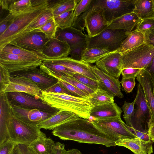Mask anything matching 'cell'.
Returning a JSON list of instances; mask_svg holds the SVG:
<instances>
[{
    "label": "cell",
    "instance_id": "cell-1",
    "mask_svg": "<svg viewBox=\"0 0 154 154\" xmlns=\"http://www.w3.org/2000/svg\"><path fill=\"white\" fill-rule=\"evenodd\" d=\"M52 133L63 140L96 144L107 147L116 146V140L95 125L91 121L79 117L53 130Z\"/></svg>",
    "mask_w": 154,
    "mask_h": 154
},
{
    "label": "cell",
    "instance_id": "cell-2",
    "mask_svg": "<svg viewBox=\"0 0 154 154\" xmlns=\"http://www.w3.org/2000/svg\"><path fill=\"white\" fill-rule=\"evenodd\" d=\"M40 99L59 110L73 112L79 117L88 120L93 107L87 97H78L65 94L43 91Z\"/></svg>",
    "mask_w": 154,
    "mask_h": 154
},
{
    "label": "cell",
    "instance_id": "cell-3",
    "mask_svg": "<svg viewBox=\"0 0 154 154\" xmlns=\"http://www.w3.org/2000/svg\"><path fill=\"white\" fill-rule=\"evenodd\" d=\"M48 0H33L32 5L14 16L13 22L0 35V50L14 40L28 25L41 15L49 8Z\"/></svg>",
    "mask_w": 154,
    "mask_h": 154
},
{
    "label": "cell",
    "instance_id": "cell-4",
    "mask_svg": "<svg viewBox=\"0 0 154 154\" xmlns=\"http://www.w3.org/2000/svg\"><path fill=\"white\" fill-rule=\"evenodd\" d=\"M85 27L89 37L99 35L107 29L109 23L106 20L103 8L94 4L93 0L88 9L81 15L73 24L72 27L77 26L80 21Z\"/></svg>",
    "mask_w": 154,
    "mask_h": 154
},
{
    "label": "cell",
    "instance_id": "cell-5",
    "mask_svg": "<svg viewBox=\"0 0 154 154\" xmlns=\"http://www.w3.org/2000/svg\"><path fill=\"white\" fill-rule=\"evenodd\" d=\"M82 30L72 26L63 29L57 28L55 38L69 45L71 58L81 60L84 51L87 48L88 35Z\"/></svg>",
    "mask_w": 154,
    "mask_h": 154
},
{
    "label": "cell",
    "instance_id": "cell-6",
    "mask_svg": "<svg viewBox=\"0 0 154 154\" xmlns=\"http://www.w3.org/2000/svg\"><path fill=\"white\" fill-rule=\"evenodd\" d=\"M121 54L122 70L130 68L145 69L154 57V47L144 43Z\"/></svg>",
    "mask_w": 154,
    "mask_h": 154
},
{
    "label": "cell",
    "instance_id": "cell-7",
    "mask_svg": "<svg viewBox=\"0 0 154 154\" xmlns=\"http://www.w3.org/2000/svg\"><path fill=\"white\" fill-rule=\"evenodd\" d=\"M13 121L9 131V140L17 144L29 146L44 133L37 125L26 122L12 113Z\"/></svg>",
    "mask_w": 154,
    "mask_h": 154
},
{
    "label": "cell",
    "instance_id": "cell-8",
    "mask_svg": "<svg viewBox=\"0 0 154 154\" xmlns=\"http://www.w3.org/2000/svg\"><path fill=\"white\" fill-rule=\"evenodd\" d=\"M130 32L124 30L106 29L95 37L90 38L88 36L87 48L104 49L110 52L116 51Z\"/></svg>",
    "mask_w": 154,
    "mask_h": 154
},
{
    "label": "cell",
    "instance_id": "cell-9",
    "mask_svg": "<svg viewBox=\"0 0 154 154\" xmlns=\"http://www.w3.org/2000/svg\"><path fill=\"white\" fill-rule=\"evenodd\" d=\"M135 99V108L134 115L126 124L138 131H148L150 113L142 87L139 83L137 85V93Z\"/></svg>",
    "mask_w": 154,
    "mask_h": 154
},
{
    "label": "cell",
    "instance_id": "cell-10",
    "mask_svg": "<svg viewBox=\"0 0 154 154\" xmlns=\"http://www.w3.org/2000/svg\"><path fill=\"white\" fill-rule=\"evenodd\" d=\"M136 0H93V3L102 7L106 18L109 23L125 14L133 12Z\"/></svg>",
    "mask_w": 154,
    "mask_h": 154
},
{
    "label": "cell",
    "instance_id": "cell-11",
    "mask_svg": "<svg viewBox=\"0 0 154 154\" xmlns=\"http://www.w3.org/2000/svg\"><path fill=\"white\" fill-rule=\"evenodd\" d=\"M91 121L98 128L116 141L120 139L137 137L127 128L125 124L121 118L94 119Z\"/></svg>",
    "mask_w": 154,
    "mask_h": 154
},
{
    "label": "cell",
    "instance_id": "cell-12",
    "mask_svg": "<svg viewBox=\"0 0 154 154\" xmlns=\"http://www.w3.org/2000/svg\"><path fill=\"white\" fill-rule=\"evenodd\" d=\"M43 61L41 59L23 57L0 51V65L10 73L37 67Z\"/></svg>",
    "mask_w": 154,
    "mask_h": 154
},
{
    "label": "cell",
    "instance_id": "cell-13",
    "mask_svg": "<svg viewBox=\"0 0 154 154\" xmlns=\"http://www.w3.org/2000/svg\"><path fill=\"white\" fill-rule=\"evenodd\" d=\"M50 39L43 32L33 31L14 39L9 44L42 55V51Z\"/></svg>",
    "mask_w": 154,
    "mask_h": 154
},
{
    "label": "cell",
    "instance_id": "cell-14",
    "mask_svg": "<svg viewBox=\"0 0 154 154\" xmlns=\"http://www.w3.org/2000/svg\"><path fill=\"white\" fill-rule=\"evenodd\" d=\"M12 105L39 109L43 112L57 113L60 110L46 104L40 99H37L28 94L19 92L6 93Z\"/></svg>",
    "mask_w": 154,
    "mask_h": 154
},
{
    "label": "cell",
    "instance_id": "cell-15",
    "mask_svg": "<svg viewBox=\"0 0 154 154\" xmlns=\"http://www.w3.org/2000/svg\"><path fill=\"white\" fill-rule=\"evenodd\" d=\"M12 76H19L28 79L36 83L42 91H45L58 82V80L50 75L39 68L36 67L26 70L10 73Z\"/></svg>",
    "mask_w": 154,
    "mask_h": 154
},
{
    "label": "cell",
    "instance_id": "cell-16",
    "mask_svg": "<svg viewBox=\"0 0 154 154\" xmlns=\"http://www.w3.org/2000/svg\"><path fill=\"white\" fill-rule=\"evenodd\" d=\"M11 104L6 93H0V145L9 141V131L13 121Z\"/></svg>",
    "mask_w": 154,
    "mask_h": 154
},
{
    "label": "cell",
    "instance_id": "cell-17",
    "mask_svg": "<svg viewBox=\"0 0 154 154\" xmlns=\"http://www.w3.org/2000/svg\"><path fill=\"white\" fill-rule=\"evenodd\" d=\"M89 66L97 79L99 88L114 97L122 98L124 97L121 91L120 82L118 79L106 73L96 65L90 64Z\"/></svg>",
    "mask_w": 154,
    "mask_h": 154
},
{
    "label": "cell",
    "instance_id": "cell-18",
    "mask_svg": "<svg viewBox=\"0 0 154 154\" xmlns=\"http://www.w3.org/2000/svg\"><path fill=\"white\" fill-rule=\"evenodd\" d=\"M10 82L3 92H19L28 94L37 99H40L43 91L37 85L31 80L19 76H10Z\"/></svg>",
    "mask_w": 154,
    "mask_h": 154
},
{
    "label": "cell",
    "instance_id": "cell-19",
    "mask_svg": "<svg viewBox=\"0 0 154 154\" xmlns=\"http://www.w3.org/2000/svg\"><path fill=\"white\" fill-rule=\"evenodd\" d=\"M11 105L13 114L15 116L26 122L37 125L40 122L56 113L46 112L22 106Z\"/></svg>",
    "mask_w": 154,
    "mask_h": 154
},
{
    "label": "cell",
    "instance_id": "cell-20",
    "mask_svg": "<svg viewBox=\"0 0 154 154\" xmlns=\"http://www.w3.org/2000/svg\"><path fill=\"white\" fill-rule=\"evenodd\" d=\"M122 56L121 53L111 52L96 63V66L106 73L117 79L121 74Z\"/></svg>",
    "mask_w": 154,
    "mask_h": 154
},
{
    "label": "cell",
    "instance_id": "cell-21",
    "mask_svg": "<svg viewBox=\"0 0 154 154\" xmlns=\"http://www.w3.org/2000/svg\"><path fill=\"white\" fill-rule=\"evenodd\" d=\"M136 79L142 87L150 112V119L148 124L154 123V94L152 78L146 70L142 69L140 74L137 77Z\"/></svg>",
    "mask_w": 154,
    "mask_h": 154
},
{
    "label": "cell",
    "instance_id": "cell-22",
    "mask_svg": "<svg viewBox=\"0 0 154 154\" xmlns=\"http://www.w3.org/2000/svg\"><path fill=\"white\" fill-rule=\"evenodd\" d=\"M70 51V47L66 42L54 38L49 40L42 54L46 60H53L67 57Z\"/></svg>",
    "mask_w": 154,
    "mask_h": 154
},
{
    "label": "cell",
    "instance_id": "cell-23",
    "mask_svg": "<svg viewBox=\"0 0 154 154\" xmlns=\"http://www.w3.org/2000/svg\"><path fill=\"white\" fill-rule=\"evenodd\" d=\"M47 60L68 68L75 73L82 74L93 79L98 81L96 75L90 67V63L82 60H75L68 57Z\"/></svg>",
    "mask_w": 154,
    "mask_h": 154
},
{
    "label": "cell",
    "instance_id": "cell-24",
    "mask_svg": "<svg viewBox=\"0 0 154 154\" xmlns=\"http://www.w3.org/2000/svg\"><path fill=\"white\" fill-rule=\"evenodd\" d=\"M122 108L114 102L93 106L90 112V116L95 119H106L121 118Z\"/></svg>",
    "mask_w": 154,
    "mask_h": 154
},
{
    "label": "cell",
    "instance_id": "cell-25",
    "mask_svg": "<svg viewBox=\"0 0 154 154\" xmlns=\"http://www.w3.org/2000/svg\"><path fill=\"white\" fill-rule=\"evenodd\" d=\"M78 117L73 112L60 110L53 115L40 122L37 126L40 129L53 130L58 126Z\"/></svg>",
    "mask_w": 154,
    "mask_h": 154
},
{
    "label": "cell",
    "instance_id": "cell-26",
    "mask_svg": "<svg viewBox=\"0 0 154 154\" xmlns=\"http://www.w3.org/2000/svg\"><path fill=\"white\" fill-rule=\"evenodd\" d=\"M142 20L133 12L123 15L111 21L107 29L131 32Z\"/></svg>",
    "mask_w": 154,
    "mask_h": 154
},
{
    "label": "cell",
    "instance_id": "cell-27",
    "mask_svg": "<svg viewBox=\"0 0 154 154\" xmlns=\"http://www.w3.org/2000/svg\"><path fill=\"white\" fill-rule=\"evenodd\" d=\"M115 143L116 146L126 147L134 154H151L153 152L146 143L138 137L120 139Z\"/></svg>",
    "mask_w": 154,
    "mask_h": 154
},
{
    "label": "cell",
    "instance_id": "cell-28",
    "mask_svg": "<svg viewBox=\"0 0 154 154\" xmlns=\"http://www.w3.org/2000/svg\"><path fill=\"white\" fill-rule=\"evenodd\" d=\"M55 143L44 133L32 142L29 146L35 154H52Z\"/></svg>",
    "mask_w": 154,
    "mask_h": 154
},
{
    "label": "cell",
    "instance_id": "cell-29",
    "mask_svg": "<svg viewBox=\"0 0 154 154\" xmlns=\"http://www.w3.org/2000/svg\"><path fill=\"white\" fill-rule=\"evenodd\" d=\"M39 68L50 75L55 78L61 76H72L75 73L72 69L64 66L46 60L43 61Z\"/></svg>",
    "mask_w": 154,
    "mask_h": 154
},
{
    "label": "cell",
    "instance_id": "cell-30",
    "mask_svg": "<svg viewBox=\"0 0 154 154\" xmlns=\"http://www.w3.org/2000/svg\"><path fill=\"white\" fill-rule=\"evenodd\" d=\"M144 43L143 33L135 30L130 32L127 37L122 43L119 48L115 52L121 54L138 47Z\"/></svg>",
    "mask_w": 154,
    "mask_h": 154
},
{
    "label": "cell",
    "instance_id": "cell-31",
    "mask_svg": "<svg viewBox=\"0 0 154 154\" xmlns=\"http://www.w3.org/2000/svg\"><path fill=\"white\" fill-rule=\"evenodd\" d=\"M133 12L142 20L154 18L153 0H136Z\"/></svg>",
    "mask_w": 154,
    "mask_h": 154
},
{
    "label": "cell",
    "instance_id": "cell-32",
    "mask_svg": "<svg viewBox=\"0 0 154 154\" xmlns=\"http://www.w3.org/2000/svg\"><path fill=\"white\" fill-rule=\"evenodd\" d=\"M53 17L52 11L48 8L39 17L28 25L14 39L38 29Z\"/></svg>",
    "mask_w": 154,
    "mask_h": 154
},
{
    "label": "cell",
    "instance_id": "cell-33",
    "mask_svg": "<svg viewBox=\"0 0 154 154\" xmlns=\"http://www.w3.org/2000/svg\"><path fill=\"white\" fill-rule=\"evenodd\" d=\"M79 0H59L55 1L52 5L49 4V8L51 9L54 17L65 12L74 10Z\"/></svg>",
    "mask_w": 154,
    "mask_h": 154
},
{
    "label": "cell",
    "instance_id": "cell-34",
    "mask_svg": "<svg viewBox=\"0 0 154 154\" xmlns=\"http://www.w3.org/2000/svg\"><path fill=\"white\" fill-rule=\"evenodd\" d=\"M107 50L98 48H87L84 51L81 60L89 63H96L110 53Z\"/></svg>",
    "mask_w": 154,
    "mask_h": 154
},
{
    "label": "cell",
    "instance_id": "cell-35",
    "mask_svg": "<svg viewBox=\"0 0 154 154\" xmlns=\"http://www.w3.org/2000/svg\"><path fill=\"white\" fill-rule=\"evenodd\" d=\"M88 98L93 106L110 103L114 101V97L99 88L89 95Z\"/></svg>",
    "mask_w": 154,
    "mask_h": 154
},
{
    "label": "cell",
    "instance_id": "cell-36",
    "mask_svg": "<svg viewBox=\"0 0 154 154\" xmlns=\"http://www.w3.org/2000/svg\"><path fill=\"white\" fill-rule=\"evenodd\" d=\"M0 51L23 57L33 59H39L44 61L46 59L40 55L20 47L8 44Z\"/></svg>",
    "mask_w": 154,
    "mask_h": 154
},
{
    "label": "cell",
    "instance_id": "cell-37",
    "mask_svg": "<svg viewBox=\"0 0 154 154\" xmlns=\"http://www.w3.org/2000/svg\"><path fill=\"white\" fill-rule=\"evenodd\" d=\"M33 1L11 0L9 6V13L14 16L21 14L32 5Z\"/></svg>",
    "mask_w": 154,
    "mask_h": 154
},
{
    "label": "cell",
    "instance_id": "cell-38",
    "mask_svg": "<svg viewBox=\"0 0 154 154\" xmlns=\"http://www.w3.org/2000/svg\"><path fill=\"white\" fill-rule=\"evenodd\" d=\"M74 11H68L54 17L58 28L63 29L72 26Z\"/></svg>",
    "mask_w": 154,
    "mask_h": 154
},
{
    "label": "cell",
    "instance_id": "cell-39",
    "mask_svg": "<svg viewBox=\"0 0 154 154\" xmlns=\"http://www.w3.org/2000/svg\"><path fill=\"white\" fill-rule=\"evenodd\" d=\"M57 28L58 27L53 17L38 29L34 31L43 33L47 38L50 39L55 38Z\"/></svg>",
    "mask_w": 154,
    "mask_h": 154
},
{
    "label": "cell",
    "instance_id": "cell-40",
    "mask_svg": "<svg viewBox=\"0 0 154 154\" xmlns=\"http://www.w3.org/2000/svg\"><path fill=\"white\" fill-rule=\"evenodd\" d=\"M63 81L68 82L77 88L84 92L88 95L93 93L94 91L84 85L71 76H61L56 78Z\"/></svg>",
    "mask_w": 154,
    "mask_h": 154
},
{
    "label": "cell",
    "instance_id": "cell-41",
    "mask_svg": "<svg viewBox=\"0 0 154 154\" xmlns=\"http://www.w3.org/2000/svg\"><path fill=\"white\" fill-rule=\"evenodd\" d=\"M71 76L94 91L99 88L98 81L94 80L84 75L77 73H75Z\"/></svg>",
    "mask_w": 154,
    "mask_h": 154
},
{
    "label": "cell",
    "instance_id": "cell-42",
    "mask_svg": "<svg viewBox=\"0 0 154 154\" xmlns=\"http://www.w3.org/2000/svg\"><path fill=\"white\" fill-rule=\"evenodd\" d=\"M92 1L82 0L77 4L73 12V24L79 17L88 9Z\"/></svg>",
    "mask_w": 154,
    "mask_h": 154
},
{
    "label": "cell",
    "instance_id": "cell-43",
    "mask_svg": "<svg viewBox=\"0 0 154 154\" xmlns=\"http://www.w3.org/2000/svg\"><path fill=\"white\" fill-rule=\"evenodd\" d=\"M127 128L137 137L140 138L147 145L150 149L153 150L152 144L153 142L150 138L148 130L146 131H140L135 130L125 124Z\"/></svg>",
    "mask_w": 154,
    "mask_h": 154
},
{
    "label": "cell",
    "instance_id": "cell-44",
    "mask_svg": "<svg viewBox=\"0 0 154 154\" xmlns=\"http://www.w3.org/2000/svg\"><path fill=\"white\" fill-rule=\"evenodd\" d=\"M135 103V99L133 102L131 103L125 101L122 107V109L124 113L123 118L126 124L130 121L134 115Z\"/></svg>",
    "mask_w": 154,
    "mask_h": 154
},
{
    "label": "cell",
    "instance_id": "cell-45",
    "mask_svg": "<svg viewBox=\"0 0 154 154\" xmlns=\"http://www.w3.org/2000/svg\"><path fill=\"white\" fill-rule=\"evenodd\" d=\"M10 73L5 68L0 65V93L4 91L10 82Z\"/></svg>",
    "mask_w": 154,
    "mask_h": 154
},
{
    "label": "cell",
    "instance_id": "cell-46",
    "mask_svg": "<svg viewBox=\"0 0 154 154\" xmlns=\"http://www.w3.org/2000/svg\"><path fill=\"white\" fill-rule=\"evenodd\" d=\"M59 83L66 89L78 97H87L88 95L86 93L77 88L72 85L60 79Z\"/></svg>",
    "mask_w": 154,
    "mask_h": 154
},
{
    "label": "cell",
    "instance_id": "cell-47",
    "mask_svg": "<svg viewBox=\"0 0 154 154\" xmlns=\"http://www.w3.org/2000/svg\"><path fill=\"white\" fill-rule=\"evenodd\" d=\"M154 27V18L142 20L136 26L135 30L143 32Z\"/></svg>",
    "mask_w": 154,
    "mask_h": 154
},
{
    "label": "cell",
    "instance_id": "cell-48",
    "mask_svg": "<svg viewBox=\"0 0 154 154\" xmlns=\"http://www.w3.org/2000/svg\"><path fill=\"white\" fill-rule=\"evenodd\" d=\"M14 16L8 13L0 22V35H2L14 21Z\"/></svg>",
    "mask_w": 154,
    "mask_h": 154
},
{
    "label": "cell",
    "instance_id": "cell-49",
    "mask_svg": "<svg viewBox=\"0 0 154 154\" xmlns=\"http://www.w3.org/2000/svg\"><path fill=\"white\" fill-rule=\"evenodd\" d=\"M136 78H123L120 82L125 91L127 93L131 92L135 86Z\"/></svg>",
    "mask_w": 154,
    "mask_h": 154
},
{
    "label": "cell",
    "instance_id": "cell-50",
    "mask_svg": "<svg viewBox=\"0 0 154 154\" xmlns=\"http://www.w3.org/2000/svg\"><path fill=\"white\" fill-rule=\"evenodd\" d=\"M11 154H35L29 146L18 143L15 146Z\"/></svg>",
    "mask_w": 154,
    "mask_h": 154
},
{
    "label": "cell",
    "instance_id": "cell-51",
    "mask_svg": "<svg viewBox=\"0 0 154 154\" xmlns=\"http://www.w3.org/2000/svg\"><path fill=\"white\" fill-rule=\"evenodd\" d=\"M142 69L134 68H127L122 70L121 74L123 78H136Z\"/></svg>",
    "mask_w": 154,
    "mask_h": 154
},
{
    "label": "cell",
    "instance_id": "cell-52",
    "mask_svg": "<svg viewBox=\"0 0 154 154\" xmlns=\"http://www.w3.org/2000/svg\"><path fill=\"white\" fill-rule=\"evenodd\" d=\"M45 91L56 93L65 94L77 97L75 94L71 93L66 89L59 82L47 90Z\"/></svg>",
    "mask_w": 154,
    "mask_h": 154
},
{
    "label": "cell",
    "instance_id": "cell-53",
    "mask_svg": "<svg viewBox=\"0 0 154 154\" xmlns=\"http://www.w3.org/2000/svg\"><path fill=\"white\" fill-rule=\"evenodd\" d=\"M17 144L9 140L0 145V154H11Z\"/></svg>",
    "mask_w": 154,
    "mask_h": 154
},
{
    "label": "cell",
    "instance_id": "cell-54",
    "mask_svg": "<svg viewBox=\"0 0 154 154\" xmlns=\"http://www.w3.org/2000/svg\"><path fill=\"white\" fill-rule=\"evenodd\" d=\"M142 32L144 35V43L154 47V27Z\"/></svg>",
    "mask_w": 154,
    "mask_h": 154
},
{
    "label": "cell",
    "instance_id": "cell-55",
    "mask_svg": "<svg viewBox=\"0 0 154 154\" xmlns=\"http://www.w3.org/2000/svg\"><path fill=\"white\" fill-rule=\"evenodd\" d=\"M52 154H68V151L65 149L64 144L57 142H56Z\"/></svg>",
    "mask_w": 154,
    "mask_h": 154
},
{
    "label": "cell",
    "instance_id": "cell-56",
    "mask_svg": "<svg viewBox=\"0 0 154 154\" xmlns=\"http://www.w3.org/2000/svg\"><path fill=\"white\" fill-rule=\"evenodd\" d=\"M145 70L150 75L152 82H154V57L150 64Z\"/></svg>",
    "mask_w": 154,
    "mask_h": 154
},
{
    "label": "cell",
    "instance_id": "cell-57",
    "mask_svg": "<svg viewBox=\"0 0 154 154\" xmlns=\"http://www.w3.org/2000/svg\"><path fill=\"white\" fill-rule=\"evenodd\" d=\"M11 0H0V5L2 10L8 11Z\"/></svg>",
    "mask_w": 154,
    "mask_h": 154
},
{
    "label": "cell",
    "instance_id": "cell-58",
    "mask_svg": "<svg viewBox=\"0 0 154 154\" xmlns=\"http://www.w3.org/2000/svg\"><path fill=\"white\" fill-rule=\"evenodd\" d=\"M148 132L150 138L154 142V123L148 124Z\"/></svg>",
    "mask_w": 154,
    "mask_h": 154
},
{
    "label": "cell",
    "instance_id": "cell-59",
    "mask_svg": "<svg viewBox=\"0 0 154 154\" xmlns=\"http://www.w3.org/2000/svg\"><path fill=\"white\" fill-rule=\"evenodd\" d=\"M68 154H82L78 149H72L68 151Z\"/></svg>",
    "mask_w": 154,
    "mask_h": 154
},
{
    "label": "cell",
    "instance_id": "cell-60",
    "mask_svg": "<svg viewBox=\"0 0 154 154\" xmlns=\"http://www.w3.org/2000/svg\"><path fill=\"white\" fill-rule=\"evenodd\" d=\"M153 93L154 94V82L153 83Z\"/></svg>",
    "mask_w": 154,
    "mask_h": 154
},
{
    "label": "cell",
    "instance_id": "cell-61",
    "mask_svg": "<svg viewBox=\"0 0 154 154\" xmlns=\"http://www.w3.org/2000/svg\"><path fill=\"white\" fill-rule=\"evenodd\" d=\"M153 2H154V0H153Z\"/></svg>",
    "mask_w": 154,
    "mask_h": 154
}]
</instances>
